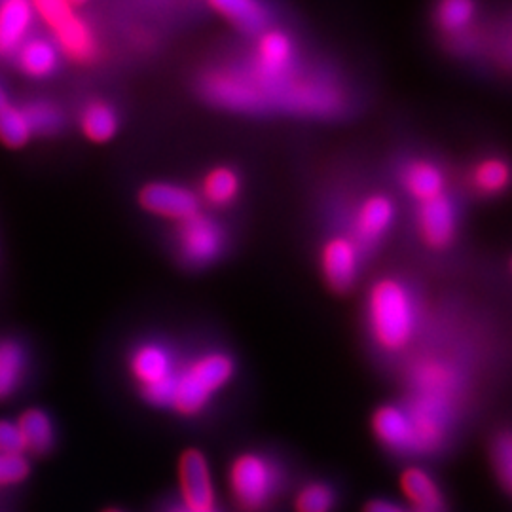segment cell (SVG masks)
Listing matches in <instances>:
<instances>
[{
  "label": "cell",
  "mask_w": 512,
  "mask_h": 512,
  "mask_svg": "<svg viewBox=\"0 0 512 512\" xmlns=\"http://www.w3.org/2000/svg\"><path fill=\"white\" fill-rule=\"evenodd\" d=\"M368 313L374 338L382 348L395 351L410 342L416 327V308L399 281L384 279L374 285Z\"/></svg>",
  "instance_id": "cell-1"
},
{
  "label": "cell",
  "mask_w": 512,
  "mask_h": 512,
  "mask_svg": "<svg viewBox=\"0 0 512 512\" xmlns=\"http://www.w3.org/2000/svg\"><path fill=\"white\" fill-rule=\"evenodd\" d=\"M234 374V363L224 353H209L177 374L171 408L183 416L200 414L211 395L228 384Z\"/></svg>",
  "instance_id": "cell-2"
},
{
  "label": "cell",
  "mask_w": 512,
  "mask_h": 512,
  "mask_svg": "<svg viewBox=\"0 0 512 512\" xmlns=\"http://www.w3.org/2000/svg\"><path fill=\"white\" fill-rule=\"evenodd\" d=\"M228 484L239 511L262 512L277 488V476L266 459L243 454L232 461Z\"/></svg>",
  "instance_id": "cell-3"
},
{
  "label": "cell",
  "mask_w": 512,
  "mask_h": 512,
  "mask_svg": "<svg viewBox=\"0 0 512 512\" xmlns=\"http://www.w3.org/2000/svg\"><path fill=\"white\" fill-rule=\"evenodd\" d=\"M40 18L54 31L63 52L74 61H90L95 55V38L86 21L76 16L74 4L63 0H38L35 2Z\"/></svg>",
  "instance_id": "cell-4"
},
{
  "label": "cell",
  "mask_w": 512,
  "mask_h": 512,
  "mask_svg": "<svg viewBox=\"0 0 512 512\" xmlns=\"http://www.w3.org/2000/svg\"><path fill=\"white\" fill-rule=\"evenodd\" d=\"M179 488L183 507L190 512H217L215 486L202 450L188 448L179 458Z\"/></svg>",
  "instance_id": "cell-5"
},
{
  "label": "cell",
  "mask_w": 512,
  "mask_h": 512,
  "mask_svg": "<svg viewBox=\"0 0 512 512\" xmlns=\"http://www.w3.org/2000/svg\"><path fill=\"white\" fill-rule=\"evenodd\" d=\"M139 203L143 209H147L148 213H154L164 219L181 220V222L192 219L200 213L198 198L192 192L173 184H147L139 192Z\"/></svg>",
  "instance_id": "cell-6"
},
{
  "label": "cell",
  "mask_w": 512,
  "mask_h": 512,
  "mask_svg": "<svg viewBox=\"0 0 512 512\" xmlns=\"http://www.w3.org/2000/svg\"><path fill=\"white\" fill-rule=\"evenodd\" d=\"M181 251L192 264H205L219 255L222 247V232L213 220L205 219L200 213L181 224Z\"/></svg>",
  "instance_id": "cell-7"
},
{
  "label": "cell",
  "mask_w": 512,
  "mask_h": 512,
  "mask_svg": "<svg viewBox=\"0 0 512 512\" xmlns=\"http://www.w3.org/2000/svg\"><path fill=\"white\" fill-rule=\"evenodd\" d=\"M421 238L433 249H444L456 236V215L448 198L439 196L435 200L420 203Z\"/></svg>",
  "instance_id": "cell-8"
},
{
  "label": "cell",
  "mask_w": 512,
  "mask_h": 512,
  "mask_svg": "<svg viewBox=\"0 0 512 512\" xmlns=\"http://www.w3.org/2000/svg\"><path fill=\"white\" fill-rule=\"evenodd\" d=\"M293 65V44L281 31H268L258 42V76L264 82H281Z\"/></svg>",
  "instance_id": "cell-9"
},
{
  "label": "cell",
  "mask_w": 512,
  "mask_h": 512,
  "mask_svg": "<svg viewBox=\"0 0 512 512\" xmlns=\"http://www.w3.org/2000/svg\"><path fill=\"white\" fill-rule=\"evenodd\" d=\"M359 251L357 245L348 238L330 239L323 249V270L330 285L338 291H346L357 275Z\"/></svg>",
  "instance_id": "cell-10"
},
{
  "label": "cell",
  "mask_w": 512,
  "mask_h": 512,
  "mask_svg": "<svg viewBox=\"0 0 512 512\" xmlns=\"http://www.w3.org/2000/svg\"><path fill=\"white\" fill-rule=\"evenodd\" d=\"M131 372L141 385V391L164 384L177 374L173 368L171 355L156 344H147L133 353Z\"/></svg>",
  "instance_id": "cell-11"
},
{
  "label": "cell",
  "mask_w": 512,
  "mask_h": 512,
  "mask_svg": "<svg viewBox=\"0 0 512 512\" xmlns=\"http://www.w3.org/2000/svg\"><path fill=\"white\" fill-rule=\"evenodd\" d=\"M19 433L25 446V454L31 456H46L54 448V425L50 416L40 408L25 410L18 421Z\"/></svg>",
  "instance_id": "cell-12"
},
{
  "label": "cell",
  "mask_w": 512,
  "mask_h": 512,
  "mask_svg": "<svg viewBox=\"0 0 512 512\" xmlns=\"http://www.w3.org/2000/svg\"><path fill=\"white\" fill-rule=\"evenodd\" d=\"M376 437L393 450L414 448V427L408 412L395 406H384L374 416Z\"/></svg>",
  "instance_id": "cell-13"
},
{
  "label": "cell",
  "mask_w": 512,
  "mask_h": 512,
  "mask_svg": "<svg viewBox=\"0 0 512 512\" xmlns=\"http://www.w3.org/2000/svg\"><path fill=\"white\" fill-rule=\"evenodd\" d=\"M33 19L31 4L8 0L0 4V55L12 54L29 31Z\"/></svg>",
  "instance_id": "cell-14"
},
{
  "label": "cell",
  "mask_w": 512,
  "mask_h": 512,
  "mask_svg": "<svg viewBox=\"0 0 512 512\" xmlns=\"http://www.w3.org/2000/svg\"><path fill=\"white\" fill-rule=\"evenodd\" d=\"M393 217H395V207L389 198H385V196L368 198L361 205L357 222H355L357 238L365 245L382 238L387 232V228L391 226Z\"/></svg>",
  "instance_id": "cell-15"
},
{
  "label": "cell",
  "mask_w": 512,
  "mask_h": 512,
  "mask_svg": "<svg viewBox=\"0 0 512 512\" xmlns=\"http://www.w3.org/2000/svg\"><path fill=\"white\" fill-rule=\"evenodd\" d=\"M404 186L412 198L418 202H429L442 196L444 177L437 165L429 162H414L404 169Z\"/></svg>",
  "instance_id": "cell-16"
},
{
  "label": "cell",
  "mask_w": 512,
  "mask_h": 512,
  "mask_svg": "<svg viewBox=\"0 0 512 512\" xmlns=\"http://www.w3.org/2000/svg\"><path fill=\"white\" fill-rule=\"evenodd\" d=\"M401 486L408 499L414 501L418 512L444 511V499L435 480L421 469H408L401 476Z\"/></svg>",
  "instance_id": "cell-17"
},
{
  "label": "cell",
  "mask_w": 512,
  "mask_h": 512,
  "mask_svg": "<svg viewBox=\"0 0 512 512\" xmlns=\"http://www.w3.org/2000/svg\"><path fill=\"white\" fill-rule=\"evenodd\" d=\"M211 8H215L220 16L228 19L245 33H258L266 27V10L251 0H213Z\"/></svg>",
  "instance_id": "cell-18"
},
{
  "label": "cell",
  "mask_w": 512,
  "mask_h": 512,
  "mask_svg": "<svg viewBox=\"0 0 512 512\" xmlns=\"http://www.w3.org/2000/svg\"><path fill=\"white\" fill-rule=\"evenodd\" d=\"M23 73L35 78L48 76L55 69V48L46 40H31L19 52Z\"/></svg>",
  "instance_id": "cell-19"
},
{
  "label": "cell",
  "mask_w": 512,
  "mask_h": 512,
  "mask_svg": "<svg viewBox=\"0 0 512 512\" xmlns=\"http://www.w3.org/2000/svg\"><path fill=\"white\" fill-rule=\"evenodd\" d=\"M239 192L238 175L232 169H213L203 181V196L211 205H226L234 202Z\"/></svg>",
  "instance_id": "cell-20"
},
{
  "label": "cell",
  "mask_w": 512,
  "mask_h": 512,
  "mask_svg": "<svg viewBox=\"0 0 512 512\" xmlns=\"http://www.w3.org/2000/svg\"><path fill=\"white\" fill-rule=\"evenodd\" d=\"M116 128V116L105 103H92L82 114V131L93 143H107Z\"/></svg>",
  "instance_id": "cell-21"
},
{
  "label": "cell",
  "mask_w": 512,
  "mask_h": 512,
  "mask_svg": "<svg viewBox=\"0 0 512 512\" xmlns=\"http://www.w3.org/2000/svg\"><path fill=\"white\" fill-rule=\"evenodd\" d=\"M23 372V353L12 342L0 344V403L18 387Z\"/></svg>",
  "instance_id": "cell-22"
},
{
  "label": "cell",
  "mask_w": 512,
  "mask_h": 512,
  "mask_svg": "<svg viewBox=\"0 0 512 512\" xmlns=\"http://www.w3.org/2000/svg\"><path fill=\"white\" fill-rule=\"evenodd\" d=\"M33 131L23 110L8 107L0 112V143L8 148H21L29 143Z\"/></svg>",
  "instance_id": "cell-23"
},
{
  "label": "cell",
  "mask_w": 512,
  "mask_h": 512,
  "mask_svg": "<svg viewBox=\"0 0 512 512\" xmlns=\"http://www.w3.org/2000/svg\"><path fill=\"white\" fill-rule=\"evenodd\" d=\"M511 181V169L501 160H486L476 167L475 184L484 194H497Z\"/></svg>",
  "instance_id": "cell-24"
},
{
  "label": "cell",
  "mask_w": 512,
  "mask_h": 512,
  "mask_svg": "<svg viewBox=\"0 0 512 512\" xmlns=\"http://www.w3.org/2000/svg\"><path fill=\"white\" fill-rule=\"evenodd\" d=\"M475 12V4L467 0H448L439 6V23L446 31H459L463 29Z\"/></svg>",
  "instance_id": "cell-25"
},
{
  "label": "cell",
  "mask_w": 512,
  "mask_h": 512,
  "mask_svg": "<svg viewBox=\"0 0 512 512\" xmlns=\"http://www.w3.org/2000/svg\"><path fill=\"white\" fill-rule=\"evenodd\" d=\"M334 494L325 484H310L296 497V512H330Z\"/></svg>",
  "instance_id": "cell-26"
},
{
  "label": "cell",
  "mask_w": 512,
  "mask_h": 512,
  "mask_svg": "<svg viewBox=\"0 0 512 512\" xmlns=\"http://www.w3.org/2000/svg\"><path fill=\"white\" fill-rule=\"evenodd\" d=\"M31 475V463L25 456H2L0 454V488L18 486Z\"/></svg>",
  "instance_id": "cell-27"
},
{
  "label": "cell",
  "mask_w": 512,
  "mask_h": 512,
  "mask_svg": "<svg viewBox=\"0 0 512 512\" xmlns=\"http://www.w3.org/2000/svg\"><path fill=\"white\" fill-rule=\"evenodd\" d=\"M494 465L501 482L512 490V433L495 440Z\"/></svg>",
  "instance_id": "cell-28"
},
{
  "label": "cell",
  "mask_w": 512,
  "mask_h": 512,
  "mask_svg": "<svg viewBox=\"0 0 512 512\" xmlns=\"http://www.w3.org/2000/svg\"><path fill=\"white\" fill-rule=\"evenodd\" d=\"M27 116V122L31 126V131H40V133H54L55 129L61 124V116L57 114L54 107L48 105H33L31 109L23 110Z\"/></svg>",
  "instance_id": "cell-29"
},
{
  "label": "cell",
  "mask_w": 512,
  "mask_h": 512,
  "mask_svg": "<svg viewBox=\"0 0 512 512\" xmlns=\"http://www.w3.org/2000/svg\"><path fill=\"white\" fill-rule=\"evenodd\" d=\"M0 454L2 456H23L25 446L16 421L0 420Z\"/></svg>",
  "instance_id": "cell-30"
},
{
  "label": "cell",
  "mask_w": 512,
  "mask_h": 512,
  "mask_svg": "<svg viewBox=\"0 0 512 512\" xmlns=\"http://www.w3.org/2000/svg\"><path fill=\"white\" fill-rule=\"evenodd\" d=\"M363 512H404L399 505L395 503H389V501H382V499H374V501H368L365 505V511Z\"/></svg>",
  "instance_id": "cell-31"
},
{
  "label": "cell",
  "mask_w": 512,
  "mask_h": 512,
  "mask_svg": "<svg viewBox=\"0 0 512 512\" xmlns=\"http://www.w3.org/2000/svg\"><path fill=\"white\" fill-rule=\"evenodd\" d=\"M10 107V103H8V99H6V93L2 92V88H0V112L4 109H8Z\"/></svg>",
  "instance_id": "cell-32"
},
{
  "label": "cell",
  "mask_w": 512,
  "mask_h": 512,
  "mask_svg": "<svg viewBox=\"0 0 512 512\" xmlns=\"http://www.w3.org/2000/svg\"><path fill=\"white\" fill-rule=\"evenodd\" d=\"M101 512H124L122 509H116V507H107V509H103Z\"/></svg>",
  "instance_id": "cell-33"
},
{
  "label": "cell",
  "mask_w": 512,
  "mask_h": 512,
  "mask_svg": "<svg viewBox=\"0 0 512 512\" xmlns=\"http://www.w3.org/2000/svg\"><path fill=\"white\" fill-rule=\"evenodd\" d=\"M169 512H190V511H186V509H184L183 505H181V507H173V509H171V511Z\"/></svg>",
  "instance_id": "cell-34"
}]
</instances>
